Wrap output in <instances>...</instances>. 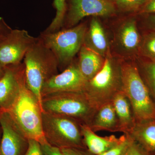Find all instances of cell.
Listing matches in <instances>:
<instances>
[{
	"instance_id": "1",
	"label": "cell",
	"mask_w": 155,
	"mask_h": 155,
	"mask_svg": "<svg viewBox=\"0 0 155 155\" xmlns=\"http://www.w3.org/2000/svg\"><path fill=\"white\" fill-rule=\"evenodd\" d=\"M23 64L25 83L35 95L42 108L43 86L51 78L58 73L57 58L38 37L25 54Z\"/></svg>"
},
{
	"instance_id": "2",
	"label": "cell",
	"mask_w": 155,
	"mask_h": 155,
	"mask_svg": "<svg viewBox=\"0 0 155 155\" xmlns=\"http://www.w3.org/2000/svg\"><path fill=\"white\" fill-rule=\"evenodd\" d=\"M6 111L28 139L34 140L40 144L47 142L42 130V109L35 95L26 85L25 78L17 98Z\"/></svg>"
},
{
	"instance_id": "3",
	"label": "cell",
	"mask_w": 155,
	"mask_h": 155,
	"mask_svg": "<svg viewBox=\"0 0 155 155\" xmlns=\"http://www.w3.org/2000/svg\"><path fill=\"white\" fill-rule=\"evenodd\" d=\"M122 91L130 102L136 122L155 119V103L138 67L131 62H121Z\"/></svg>"
},
{
	"instance_id": "4",
	"label": "cell",
	"mask_w": 155,
	"mask_h": 155,
	"mask_svg": "<svg viewBox=\"0 0 155 155\" xmlns=\"http://www.w3.org/2000/svg\"><path fill=\"white\" fill-rule=\"evenodd\" d=\"M43 112L70 117L89 126L97 111L84 92H61L42 98Z\"/></svg>"
},
{
	"instance_id": "5",
	"label": "cell",
	"mask_w": 155,
	"mask_h": 155,
	"mask_svg": "<svg viewBox=\"0 0 155 155\" xmlns=\"http://www.w3.org/2000/svg\"><path fill=\"white\" fill-rule=\"evenodd\" d=\"M122 91L121 62L113 59L109 53L104 66L91 80L87 81L84 92L96 110L111 102L115 95Z\"/></svg>"
},
{
	"instance_id": "6",
	"label": "cell",
	"mask_w": 155,
	"mask_h": 155,
	"mask_svg": "<svg viewBox=\"0 0 155 155\" xmlns=\"http://www.w3.org/2000/svg\"><path fill=\"white\" fill-rule=\"evenodd\" d=\"M87 28L86 23H80L71 28L40 34L38 37L57 58L59 70L63 71L74 61L83 45Z\"/></svg>"
},
{
	"instance_id": "7",
	"label": "cell",
	"mask_w": 155,
	"mask_h": 155,
	"mask_svg": "<svg viewBox=\"0 0 155 155\" xmlns=\"http://www.w3.org/2000/svg\"><path fill=\"white\" fill-rule=\"evenodd\" d=\"M81 125L67 116L43 112L42 125L48 143L60 149L69 148L86 149L81 134Z\"/></svg>"
},
{
	"instance_id": "8",
	"label": "cell",
	"mask_w": 155,
	"mask_h": 155,
	"mask_svg": "<svg viewBox=\"0 0 155 155\" xmlns=\"http://www.w3.org/2000/svg\"><path fill=\"white\" fill-rule=\"evenodd\" d=\"M115 12L114 4L108 0H67L63 28L75 26L89 16L107 17Z\"/></svg>"
},
{
	"instance_id": "9",
	"label": "cell",
	"mask_w": 155,
	"mask_h": 155,
	"mask_svg": "<svg viewBox=\"0 0 155 155\" xmlns=\"http://www.w3.org/2000/svg\"><path fill=\"white\" fill-rule=\"evenodd\" d=\"M37 39L25 29H12L0 40V64L6 67L21 64Z\"/></svg>"
},
{
	"instance_id": "10",
	"label": "cell",
	"mask_w": 155,
	"mask_h": 155,
	"mask_svg": "<svg viewBox=\"0 0 155 155\" xmlns=\"http://www.w3.org/2000/svg\"><path fill=\"white\" fill-rule=\"evenodd\" d=\"M0 155H24L28 139L6 111L0 110Z\"/></svg>"
},
{
	"instance_id": "11",
	"label": "cell",
	"mask_w": 155,
	"mask_h": 155,
	"mask_svg": "<svg viewBox=\"0 0 155 155\" xmlns=\"http://www.w3.org/2000/svg\"><path fill=\"white\" fill-rule=\"evenodd\" d=\"M87 82L79 70L78 62L73 61L61 73L45 82L42 89V98L46 95L61 92H84Z\"/></svg>"
},
{
	"instance_id": "12",
	"label": "cell",
	"mask_w": 155,
	"mask_h": 155,
	"mask_svg": "<svg viewBox=\"0 0 155 155\" xmlns=\"http://www.w3.org/2000/svg\"><path fill=\"white\" fill-rule=\"evenodd\" d=\"M24 78L23 63L6 66L5 73L0 79V110H7L13 105Z\"/></svg>"
},
{
	"instance_id": "13",
	"label": "cell",
	"mask_w": 155,
	"mask_h": 155,
	"mask_svg": "<svg viewBox=\"0 0 155 155\" xmlns=\"http://www.w3.org/2000/svg\"><path fill=\"white\" fill-rule=\"evenodd\" d=\"M116 38L119 49L124 54L131 55L136 53L140 48L141 39L135 19L131 18L122 22Z\"/></svg>"
},
{
	"instance_id": "14",
	"label": "cell",
	"mask_w": 155,
	"mask_h": 155,
	"mask_svg": "<svg viewBox=\"0 0 155 155\" xmlns=\"http://www.w3.org/2000/svg\"><path fill=\"white\" fill-rule=\"evenodd\" d=\"M83 45L104 58L110 53L104 30L96 17L91 19L87 29Z\"/></svg>"
},
{
	"instance_id": "15",
	"label": "cell",
	"mask_w": 155,
	"mask_h": 155,
	"mask_svg": "<svg viewBox=\"0 0 155 155\" xmlns=\"http://www.w3.org/2000/svg\"><path fill=\"white\" fill-rule=\"evenodd\" d=\"M81 130L84 145L93 155L101 154L107 151L118 144L121 140V137L118 138L114 135L104 137L98 136L85 125H81Z\"/></svg>"
},
{
	"instance_id": "16",
	"label": "cell",
	"mask_w": 155,
	"mask_h": 155,
	"mask_svg": "<svg viewBox=\"0 0 155 155\" xmlns=\"http://www.w3.org/2000/svg\"><path fill=\"white\" fill-rule=\"evenodd\" d=\"M88 126L95 132L100 130L121 132L119 120L111 102L103 105L97 110Z\"/></svg>"
},
{
	"instance_id": "17",
	"label": "cell",
	"mask_w": 155,
	"mask_h": 155,
	"mask_svg": "<svg viewBox=\"0 0 155 155\" xmlns=\"http://www.w3.org/2000/svg\"><path fill=\"white\" fill-rule=\"evenodd\" d=\"M78 65L81 72L87 81L96 75L102 68L105 58L84 45L79 52Z\"/></svg>"
},
{
	"instance_id": "18",
	"label": "cell",
	"mask_w": 155,
	"mask_h": 155,
	"mask_svg": "<svg viewBox=\"0 0 155 155\" xmlns=\"http://www.w3.org/2000/svg\"><path fill=\"white\" fill-rule=\"evenodd\" d=\"M111 102L119 120L121 132L128 134L136 123L129 100L121 91L115 95Z\"/></svg>"
},
{
	"instance_id": "19",
	"label": "cell",
	"mask_w": 155,
	"mask_h": 155,
	"mask_svg": "<svg viewBox=\"0 0 155 155\" xmlns=\"http://www.w3.org/2000/svg\"><path fill=\"white\" fill-rule=\"evenodd\" d=\"M128 134L148 153L155 152V119L136 122Z\"/></svg>"
},
{
	"instance_id": "20",
	"label": "cell",
	"mask_w": 155,
	"mask_h": 155,
	"mask_svg": "<svg viewBox=\"0 0 155 155\" xmlns=\"http://www.w3.org/2000/svg\"><path fill=\"white\" fill-rule=\"evenodd\" d=\"M67 0H54L53 5L56 15L51 24L44 31L47 33L55 32L63 27L67 8Z\"/></svg>"
},
{
	"instance_id": "21",
	"label": "cell",
	"mask_w": 155,
	"mask_h": 155,
	"mask_svg": "<svg viewBox=\"0 0 155 155\" xmlns=\"http://www.w3.org/2000/svg\"><path fill=\"white\" fill-rule=\"evenodd\" d=\"M142 69L150 94L155 100V61H150L143 63Z\"/></svg>"
},
{
	"instance_id": "22",
	"label": "cell",
	"mask_w": 155,
	"mask_h": 155,
	"mask_svg": "<svg viewBox=\"0 0 155 155\" xmlns=\"http://www.w3.org/2000/svg\"><path fill=\"white\" fill-rule=\"evenodd\" d=\"M140 49L150 61H155V31L147 34L141 43Z\"/></svg>"
},
{
	"instance_id": "23",
	"label": "cell",
	"mask_w": 155,
	"mask_h": 155,
	"mask_svg": "<svg viewBox=\"0 0 155 155\" xmlns=\"http://www.w3.org/2000/svg\"><path fill=\"white\" fill-rule=\"evenodd\" d=\"M133 141L129 134H124L118 144L110 150L98 155H124Z\"/></svg>"
},
{
	"instance_id": "24",
	"label": "cell",
	"mask_w": 155,
	"mask_h": 155,
	"mask_svg": "<svg viewBox=\"0 0 155 155\" xmlns=\"http://www.w3.org/2000/svg\"><path fill=\"white\" fill-rule=\"evenodd\" d=\"M149 0H115L116 6L124 11H134L143 7Z\"/></svg>"
},
{
	"instance_id": "25",
	"label": "cell",
	"mask_w": 155,
	"mask_h": 155,
	"mask_svg": "<svg viewBox=\"0 0 155 155\" xmlns=\"http://www.w3.org/2000/svg\"><path fill=\"white\" fill-rule=\"evenodd\" d=\"M124 155H149V153L135 140H134Z\"/></svg>"
},
{
	"instance_id": "26",
	"label": "cell",
	"mask_w": 155,
	"mask_h": 155,
	"mask_svg": "<svg viewBox=\"0 0 155 155\" xmlns=\"http://www.w3.org/2000/svg\"><path fill=\"white\" fill-rule=\"evenodd\" d=\"M43 155H64L61 150L51 145L47 142L41 144Z\"/></svg>"
},
{
	"instance_id": "27",
	"label": "cell",
	"mask_w": 155,
	"mask_h": 155,
	"mask_svg": "<svg viewBox=\"0 0 155 155\" xmlns=\"http://www.w3.org/2000/svg\"><path fill=\"white\" fill-rule=\"evenodd\" d=\"M24 155H43L40 143L34 140H28V147Z\"/></svg>"
},
{
	"instance_id": "28",
	"label": "cell",
	"mask_w": 155,
	"mask_h": 155,
	"mask_svg": "<svg viewBox=\"0 0 155 155\" xmlns=\"http://www.w3.org/2000/svg\"><path fill=\"white\" fill-rule=\"evenodd\" d=\"M61 150L64 155H93L87 149L69 148Z\"/></svg>"
},
{
	"instance_id": "29",
	"label": "cell",
	"mask_w": 155,
	"mask_h": 155,
	"mask_svg": "<svg viewBox=\"0 0 155 155\" xmlns=\"http://www.w3.org/2000/svg\"><path fill=\"white\" fill-rule=\"evenodd\" d=\"M12 29L7 25L4 19L0 17V40L10 32Z\"/></svg>"
},
{
	"instance_id": "30",
	"label": "cell",
	"mask_w": 155,
	"mask_h": 155,
	"mask_svg": "<svg viewBox=\"0 0 155 155\" xmlns=\"http://www.w3.org/2000/svg\"><path fill=\"white\" fill-rule=\"evenodd\" d=\"M142 12L147 14H155V0H149L142 8Z\"/></svg>"
},
{
	"instance_id": "31",
	"label": "cell",
	"mask_w": 155,
	"mask_h": 155,
	"mask_svg": "<svg viewBox=\"0 0 155 155\" xmlns=\"http://www.w3.org/2000/svg\"><path fill=\"white\" fill-rule=\"evenodd\" d=\"M147 22L150 28L153 31H155V14H151L149 16Z\"/></svg>"
},
{
	"instance_id": "32",
	"label": "cell",
	"mask_w": 155,
	"mask_h": 155,
	"mask_svg": "<svg viewBox=\"0 0 155 155\" xmlns=\"http://www.w3.org/2000/svg\"><path fill=\"white\" fill-rule=\"evenodd\" d=\"M5 67L2 66L0 64V79L2 77L4 73H5Z\"/></svg>"
},
{
	"instance_id": "33",
	"label": "cell",
	"mask_w": 155,
	"mask_h": 155,
	"mask_svg": "<svg viewBox=\"0 0 155 155\" xmlns=\"http://www.w3.org/2000/svg\"><path fill=\"white\" fill-rule=\"evenodd\" d=\"M1 135H2V130H1V129L0 128V139H1Z\"/></svg>"
},
{
	"instance_id": "34",
	"label": "cell",
	"mask_w": 155,
	"mask_h": 155,
	"mask_svg": "<svg viewBox=\"0 0 155 155\" xmlns=\"http://www.w3.org/2000/svg\"><path fill=\"white\" fill-rule=\"evenodd\" d=\"M108 1H110V0H108Z\"/></svg>"
}]
</instances>
